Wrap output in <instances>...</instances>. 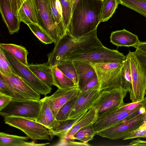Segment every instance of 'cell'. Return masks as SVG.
Returning a JSON list of instances; mask_svg holds the SVG:
<instances>
[{
	"instance_id": "6",
	"label": "cell",
	"mask_w": 146,
	"mask_h": 146,
	"mask_svg": "<svg viewBox=\"0 0 146 146\" xmlns=\"http://www.w3.org/2000/svg\"><path fill=\"white\" fill-rule=\"evenodd\" d=\"M0 47L18 75L29 86L37 93L45 96L51 92L52 87L42 82L27 66L23 64L4 49Z\"/></svg>"
},
{
	"instance_id": "44",
	"label": "cell",
	"mask_w": 146,
	"mask_h": 146,
	"mask_svg": "<svg viewBox=\"0 0 146 146\" xmlns=\"http://www.w3.org/2000/svg\"><path fill=\"white\" fill-rule=\"evenodd\" d=\"M133 47L135 48L136 49L141 51L146 54V42L140 41Z\"/></svg>"
},
{
	"instance_id": "38",
	"label": "cell",
	"mask_w": 146,
	"mask_h": 146,
	"mask_svg": "<svg viewBox=\"0 0 146 146\" xmlns=\"http://www.w3.org/2000/svg\"><path fill=\"white\" fill-rule=\"evenodd\" d=\"M138 137L146 138V122H143L140 126L128 134L123 139L126 140Z\"/></svg>"
},
{
	"instance_id": "17",
	"label": "cell",
	"mask_w": 146,
	"mask_h": 146,
	"mask_svg": "<svg viewBox=\"0 0 146 146\" xmlns=\"http://www.w3.org/2000/svg\"><path fill=\"white\" fill-rule=\"evenodd\" d=\"M0 10L3 19L10 35L19 31L21 21L10 8L6 0H0Z\"/></svg>"
},
{
	"instance_id": "16",
	"label": "cell",
	"mask_w": 146,
	"mask_h": 146,
	"mask_svg": "<svg viewBox=\"0 0 146 146\" xmlns=\"http://www.w3.org/2000/svg\"><path fill=\"white\" fill-rule=\"evenodd\" d=\"M72 61L77 74L78 86L81 90L96 73L90 62L82 60Z\"/></svg>"
},
{
	"instance_id": "40",
	"label": "cell",
	"mask_w": 146,
	"mask_h": 146,
	"mask_svg": "<svg viewBox=\"0 0 146 146\" xmlns=\"http://www.w3.org/2000/svg\"><path fill=\"white\" fill-rule=\"evenodd\" d=\"M96 88H98L99 89V83L96 74L88 82L80 91L85 92Z\"/></svg>"
},
{
	"instance_id": "20",
	"label": "cell",
	"mask_w": 146,
	"mask_h": 146,
	"mask_svg": "<svg viewBox=\"0 0 146 146\" xmlns=\"http://www.w3.org/2000/svg\"><path fill=\"white\" fill-rule=\"evenodd\" d=\"M98 117L96 109L93 107L90 109L69 130L62 138L66 141H73L74 135L81 129L91 124H93Z\"/></svg>"
},
{
	"instance_id": "11",
	"label": "cell",
	"mask_w": 146,
	"mask_h": 146,
	"mask_svg": "<svg viewBox=\"0 0 146 146\" xmlns=\"http://www.w3.org/2000/svg\"><path fill=\"white\" fill-rule=\"evenodd\" d=\"M38 14V24L55 44L60 39L52 13L50 0H35Z\"/></svg>"
},
{
	"instance_id": "1",
	"label": "cell",
	"mask_w": 146,
	"mask_h": 146,
	"mask_svg": "<svg viewBox=\"0 0 146 146\" xmlns=\"http://www.w3.org/2000/svg\"><path fill=\"white\" fill-rule=\"evenodd\" d=\"M102 1L78 0L72 12L68 31L78 38L97 29L100 22Z\"/></svg>"
},
{
	"instance_id": "32",
	"label": "cell",
	"mask_w": 146,
	"mask_h": 146,
	"mask_svg": "<svg viewBox=\"0 0 146 146\" xmlns=\"http://www.w3.org/2000/svg\"><path fill=\"white\" fill-rule=\"evenodd\" d=\"M0 93L11 97L12 98V101H21L28 99L7 84L0 75Z\"/></svg>"
},
{
	"instance_id": "7",
	"label": "cell",
	"mask_w": 146,
	"mask_h": 146,
	"mask_svg": "<svg viewBox=\"0 0 146 146\" xmlns=\"http://www.w3.org/2000/svg\"><path fill=\"white\" fill-rule=\"evenodd\" d=\"M127 92L122 87L101 92L94 107L97 110L98 117L111 113L120 108L124 103L123 99Z\"/></svg>"
},
{
	"instance_id": "9",
	"label": "cell",
	"mask_w": 146,
	"mask_h": 146,
	"mask_svg": "<svg viewBox=\"0 0 146 146\" xmlns=\"http://www.w3.org/2000/svg\"><path fill=\"white\" fill-rule=\"evenodd\" d=\"M146 105H140L135 108L130 110H116L107 114L98 117L93 124L96 134L102 130L113 126L123 121L142 113Z\"/></svg>"
},
{
	"instance_id": "3",
	"label": "cell",
	"mask_w": 146,
	"mask_h": 146,
	"mask_svg": "<svg viewBox=\"0 0 146 146\" xmlns=\"http://www.w3.org/2000/svg\"><path fill=\"white\" fill-rule=\"evenodd\" d=\"M125 59V56L117 50L110 49L103 46L70 52L63 60H82L92 63H110L123 62Z\"/></svg>"
},
{
	"instance_id": "22",
	"label": "cell",
	"mask_w": 146,
	"mask_h": 146,
	"mask_svg": "<svg viewBox=\"0 0 146 146\" xmlns=\"http://www.w3.org/2000/svg\"><path fill=\"white\" fill-rule=\"evenodd\" d=\"M29 137L11 135L4 132L0 133V146H45L49 143H36L28 142Z\"/></svg>"
},
{
	"instance_id": "4",
	"label": "cell",
	"mask_w": 146,
	"mask_h": 146,
	"mask_svg": "<svg viewBox=\"0 0 146 146\" xmlns=\"http://www.w3.org/2000/svg\"><path fill=\"white\" fill-rule=\"evenodd\" d=\"M125 57L129 63L131 75L130 98L132 102L139 101L144 99L146 94V70L139 61L135 51H129Z\"/></svg>"
},
{
	"instance_id": "31",
	"label": "cell",
	"mask_w": 146,
	"mask_h": 146,
	"mask_svg": "<svg viewBox=\"0 0 146 146\" xmlns=\"http://www.w3.org/2000/svg\"><path fill=\"white\" fill-rule=\"evenodd\" d=\"M119 4L146 17V0H119Z\"/></svg>"
},
{
	"instance_id": "47",
	"label": "cell",
	"mask_w": 146,
	"mask_h": 146,
	"mask_svg": "<svg viewBox=\"0 0 146 146\" xmlns=\"http://www.w3.org/2000/svg\"><path fill=\"white\" fill-rule=\"evenodd\" d=\"M146 122V110L143 118V122Z\"/></svg>"
},
{
	"instance_id": "29",
	"label": "cell",
	"mask_w": 146,
	"mask_h": 146,
	"mask_svg": "<svg viewBox=\"0 0 146 146\" xmlns=\"http://www.w3.org/2000/svg\"><path fill=\"white\" fill-rule=\"evenodd\" d=\"M57 66L66 76L72 81L76 86H78L77 74L72 61L63 60Z\"/></svg>"
},
{
	"instance_id": "10",
	"label": "cell",
	"mask_w": 146,
	"mask_h": 146,
	"mask_svg": "<svg viewBox=\"0 0 146 146\" xmlns=\"http://www.w3.org/2000/svg\"><path fill=\"white\" fill-rule=\"evenodd\" d=\"M145 113H139L131 119L102 130L96 135L113 140L123 139L127 135L142 124Z\"/></svg>"
},
{
	"instance_id": "34",
	"label": "cell",
	"mask_w": 146,
	"mask_h": 146,
	"mask_svg": "<svg viewBox=\"0 0 146 146\" xmlns=\"http://www.w3.org/2000/svg\"><path fill=\"white\" fill-rule=\"evenodd\" d=\"M122 87L129 93L131 91L132 83L130 65L126 58L124 61L123 70V84Z\"/></svg>"
},
{
	"instance_id": "43",
	"label": "cell",
	"mask_w": 146,
	"mask_h": 146,
	"mask_svg": "<svg viewBox=\"0 0 146 146\" xmlns=\"http://www.w3.org/2000/svg\"><path fill=\"white\" fill-rule=\"evenodd\" d=\"M135 52L139 61L146 70V54L137 49Z\"/></svg>"
},
{
	"instance_id": "13",
	"label": "cell",
	"mask_w": 146,
	"mask_h": 146,
	"mask_svg": "<svg viewBox=\"0 0 146 146\" xmlns=\"http://www.w3.org/2000/svg\"><path fill=\"white\" fill-rule=\"evenodd\" d=\"M100 94L98 88L80 91L70 112L68 119H74L94 107Z\"/></svg>"
},
{
	"instance_id": "35",
	"label": "cell",
	"mask_w": 146,
	"mask_h": 146,
	"mask_svg": "<svg viewBox=\"0 0 146 146\" xmlns=\"http://www.w3.org/2000/svg\"><path fill=\"white\" fill-rule=\"evenodd\" d=\"M0 73L5 75H17L0 47Z\"/></svg>"
},
{
	"instance_id": "23",
	"label": "cell",
	"mask_w": 146,
	"mask_h": 146,
	"mask_svg": "<svg viewBox=\"0 0 146 146\" xmlns=\"http://www.w3.org/2000/svg\"><path fill=\"white\" fill-rule=\"evenodd\" d=\"M40 100L42 105L39 114L35 121L48 129L51 128L56 120L50 108L51 100L49 96H45Z\"/></svg>"
},
{
	"instance_id": "18",
	"label": "cell",
	"mask_w": 146,
	"mask_h": 146,
	"mask_svg": "<svg viewBox=\"0 0 146 146\" xmlns=\"http://www.w3.org/2000/svg\"><path fill=\"white\" fill-rule=\"evenodd\" d=\"M110 38V42L117 47H133L140 41L137 35L125 29L113 32Z\"/></svg>"
},
{
	"instance_id": "19",
	"label": "cell",
	"mask_w": 146,
	"mask_h": 146,
	"mask_svg": "<svg viewBox=\"0 0 146 146\" xmlns=\"http://www.w3.org/2000/svg\"><path fill=\"white\" fill-rule=\"evenodd\" d=\"M17 16L21 22L27 25L38 24V14L35 0H26L19 10Z\"/></svg>"
},
{
	"instance_id": "27",
	"label": "cell",
	"mask_w": 146,
	"mask_h": 146,
	"mask_svg": "<svg viewBox=\"0 0 146 146\" xmlns=\"http://www.w3.org/2000/svg\"><path fill=\"white\" fill-rule=\"evenodd\" d=\"M51 68L53 80V85L60 88L77 86L58 68L57 66L52 67Z\"/></svg>"
},
{
	"instance_id": "39",
	"label": "cell",
	"mask_w": 146,
	"mask_h": 146,
	"mask_svg": "<svg viewBox=\"0 0 146 146\" xmlns=\"http://www.w3.org/2000/svg\"><path fill=\"white\" fill-rule=\"evenodd\" d=\"M140 105H146V97L143 100L137 102L131 103H125L118 110H133Z\"/></svg>"
},
{
	"instance_id": "30",
	"label": "cell",
	"mask_w": 146,
	"mask_h": 146,
	"mask_svg": "<svg viewBox=\"0 0 146 146\" xmlns=\"http://www.w3.org/2000/svg\"><path fill=\"white\" fill-rule=\"evenodd\" d=\"M93 124H91L82 128L74 135L73 141L76 139L86 144L89 141L93 139L96 134L94 130Z\"/></svg>"
},
{
	"instance_id": "28",
	"label": "cell",
	"mask_w": 146,
	"mask_h": 146,
	"mask_svg": "<svg viewBox=\"0 0 146 146\" xmlns=\"http://www.w3.org/2000/svg\"><path fill=\"white\" fill-rule=\"evenodd\" d=\"M119 0H104L100 17V22L107 21L115 13L118 4Z\"/></svg>"
},
{
	"instance_id": "45",
	"label": "cell",
	"mask_w": 146,
	"mask_h": 146,
	"mask_svg": "<svg viewBox=\"0 0 146 146\" xmlns=\"http://www.w3.org/2000/svg\"><path fill=\"white\" fill-rule=\"evenodd\" d=\"M127 146H146V141L139 139L132 140Z\"/></svg>"
},
{
	"instance_id": "8",
	"label": "cell",
	"mask_w": 146,
	"mask_h": 146,
	"mask_svg": "<svg viewBox=\"0 0 146 146\" xmlns=\"http://www.w3.org/2000/svg\"><path fill=\"white\" fill-rule=\"evenodd\" d=\"M4 118L5 123L22 131L33 140H51L48 129L35 121L14 116Z\"/></svg>"
},
{
	"instance_id": "12",
	"label": "cell",
	"mask_w": 146,
	"mask_h": 146,
	"mask_svg": "<svg viewBox=\"0 0 146 146\" xmlns=\"http://www.w3.org/2000/svg\"><path fill=\"white\" fill-rule=\"evenodd\" d=\"M78 38L72 36L68 31L55 44L53 50L47 55V63L51 67L57 66L70 52L73 51Z\"/></svg>"
},
{
	"instance_id": "24",
	"label": "cell",
	"mask_w": 146,
	"mask_h": 146,
	"mask_svg": "<svg viewBox=\"0 0 146 146\" xmlns=\"http://www.w3.org/2000/svg\"><path fill=\"white\" fill-rule=\"evenodd\" d=\"M27 66L42 82L52 87L53 84L52 68L47 62L41 64H28Z\"/></svg>"
},
{
	"instance_id": "48",
	"label": "cell",
	"mask_w": 146,
	"mask_h": 146,
	"mask_svg": "<svg viewBox=\"0 0 146 146\" xmlns=\"http://www.w3.org/2000/svg\"><path fill=\"white\" fill-rule=\"evenodd\" d=\"M101 0V1H103V0Z\"/></svg>"
},
{
	"instance_id": "26",
	"label": "cell",
	"mask_w": 146,
	"mask_h": 146,
	"mask_svg": "<svg viewBox=\"0 0 146 146\" xmlns=\"http://www.w3.org/2000/svg\"><path fill=\"white\" fill-rule=\"evenodd\" d=\"M0 46L9 53L17 60L27 66L28 51L26 48L21 45L13 44L0 43Z\"/></svg>"
},
{
	"instance_id": "21",
	"label": "cell",
	"mask_w": 146,
	"mask_h": 146,
	"mask_svg": "<svg viewBox=\"0 0 146 146\" xmlns=\"http://www.w3.org/2000/svg\"><path fill=\"white\" fill-rule=\"evenodd\" d=\"M86 113L80 115L74 119H68L64 120H57L56 119L51 128L48 129L51 140H52L55 136H57L60 138H63Z\"/></svg>"
},
{
	"instance_id": "36",
	"label": "cell",
	"mask_w": 146,
	"mask_h": 146,
	"mask_svg": "<svg viewBox=\"0 0 146 146\" xmlns=\"http://www.w3.org/2000/svg\"><path fill=\"white\" fill-rule=\"evenodd\" d=\"M78 95L67 102L60 108L55 118L56 120L68 119L70 112L77 98Z\"/></svg>"
},
{
	"instance_id": "37",
	"label": "cell",
	"mask_w": 146,
	"mask_h": 146,
	"mask_svg": "<svg viewBox=\"0 0 146 146\" xmlns=\"http://www.w3.org/2000/svg\"><path fill=\"white\" fill-rule=\"evenodd\" d=\"M62 11V17L65 27L68 31L72 14V11L70 0H59Z\"/></svg>"
},
{
	"instance_id": "2",
	"label": "cell",
	"mask_w": 146,
	"mask_h": 146,
	"mask_svg": "<svg viewBox=\"0 0 146 146\" xmlns=\"http://www.w3.org/2000/svg\"><path fill=\"white\" fill-rule=\"evenodd\" d=\"M124 61L110 63L90 62L97 77L100 92L122 87Z\"/></svg>"
},
{
	"instance_id": "41",
	"label": "cell",
	"mask_w": 146,
	"mask_h": 146,
	"mask_svg": "<svg viewBox=\"0 0 146 146\" xmlns=\"http://www.w3.org/2000/svg\"><path fill=\"white\" fill-rule=\"evenodd\" d=\"M10 8L17 15L18 11L21 6L26 0H6Z\"/></svg>"
},
{
	"instance_id": "5",
	"label": "cell",
	"mask_w": 146,
	"mask_h": 146,
	"mask_svg": "<svg viewBox=\"0 0 146 146\" xmlns=\"http://www.w3.org/2000/svg\"><path fill=\"white\" fill-rule=\"evenodd\" d=\"M41 105L40 100L12 101L0 111V115L3 117L9 116L20 117L36 121Z\"/></svg>"
},
{
	"instance_id": "46",
	"label": "cell",
	"mask_w": 146,
	"mask_h": 146,
	"mask_svg": "<svg viewBox=\"0 0 146 146\" xmlns=\"http://www.w3.org/2000/svg\"><path fill=\"white\" fill-rule=\"evenodd\" d=\"M78 0H70L72 12Z\"/></svg>"
},
{
	"instance_id": "42",
	"label": "cell",
	"mask_w": 146,
	"mask_h": 146,
	"mask_svg": "<svg viewBox=\"0 0 146 146\" xmlns=\"http://www.w3.org/2000/svg\"><path fill=\"white\" fill-rule=\"evenodd\" d=\"M12 100V98L11 97L0 93V111L5 107Z\"/></svg>"
},
{
	"instance_id": "33",
	"label": "cell",
	"mask_w": 146,
	"mask_h": 146,
	"mask_svg": "<svg viewBox=\"0 0 146 146\" xmlns=\"http://www.w3.org/2000/svg\"><path fill=\"white\" fill-rule=\"evenodd\" d=\"M27 25L34 34L42 42L46 44L54 42L51 37L38 24L31 23Z\"/></svg>"
},
{
	"instance_id": "15",
	"label": "cell",
	"mask_w": 146,
	"mask_h": 146,
	"mask_svg": "<svg viewBox=\"0 0 146 146\" xmlns=\"http://www.w3.org/2000/svg\"><path fill=\"white\" fill-rule=\"evenodd\" d=\"M80 91L78 86L65 88H58L55 93L49 96L51 102L50 108L55 118L60 108L67 102L77 96Z\"/></svg>"
},
{
	"instance_id": "49",
	"label": "cell",
	"mask_w": 146,
	"mask_h": 146,
	"mask_svg": "<svg viewBox=\"0 0 146 146\" xmlns=\"http://www.w3.org/2000/svg\"></svg>"
},
{
	"instance_id": "25",
	"label": "cell",
	"mask_w": 146,
	"mask_h": 146,
	"mask_svg": "<svg viewBox=\"0 0 146 146\" xmlns=\"http://www.w3.org/2000/svg\"><path fill=\"white\" fill-rule=\"evenodd\" d=\"M52 13L60 38L67 32L63 22L62 11L59 0H50Z\"/></svg>"
},
{
	"instance_id": "14",
	"label": "cell",
	"mask_w": 146,
	"mask_h": 146,
	"mask_svg": "<svg viewBox=\"0 0 146 146\" xmlns=\"http://www.w3.org/2000/svg\"><path fill=\"white\" fill-rule=\"evenodd\" d=\"M0 75L7 84L27 99L36 100H40V94L33 90L18 75H6L1 73Z\"/></svg>"
}]
</instances>
